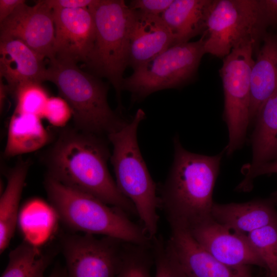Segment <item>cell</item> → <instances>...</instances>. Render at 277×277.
I'll return each instance as SVG.
<instances>
[{"label":"cell","mask_w":277,"mask_h":277,"mask_svg":"<svg viewBox=\"0 0 277 277\" xmlns=\"http://www.w3.org/2000/svg\"><path fill=\"white\" fill-rule=\"evenodd\" d=\"M110 156L100 135L82 131H66L49 154L48 176L128 215L137 214L134 205L121 192L109 171L107 162Z\"/></svg>","instance_id":"obj_1"},{"label":"cell","mask_w":277,"mask_h":277,"mask_svg":"<svg viewBox=\"0 0 277 277\" xmlns=\"http://www.w3.org/2000/svg\"><path fill=\"white\" fill-rule=\"evenodd\" d=\"M174 158L162 186L160 206L169 225L189 229L210 217L212 196L224 150L215 155L186 150L178 135L173 138Z\"/></svg>","instance_id":"obj_2"},{"label":"cell","mask_w":277,"mask_h":277,"mask_svg":"<svg viewBox=\"0 0 277 277\" xmlns=\"http://www.w3.org/2000/svg\"><path fill=\"white\" fill-rule=\"evenodd\" d=\"M45 186L53 211L71 231L102 235L138 245H151L152 239L144 227L131 221L121 209L49 176Z\"/></svg>","instance_id":"obj_3"},{"label":"cell","mask_w":277,"mask_h":277,"mask_svg":"<svg viewBox=\"0 0 277 277\" xmlns=\"http://www.w3.org/2000/svg\"><path fill=\"white\" fill-rule=\"evenodd\" d=\"M45 79L56 85L61 96L68 103L81 131L108 135L129 121L110 107L108 86L76 63L55 57L49 60Z\"/></svg>","instance_id":"obj_4"},{"label":"cell","mask_w":277,"mask_h":277,"mask_svg":"<svg viewBox=\"0 0 277 277\" xmlns=\"http://www.w3.org/2000/svg\"><path fill=\"white\" fill-rule=\"evenodd\" d=\"M145 117V112L138 109L127 124L107 137L113 147L110 160L116 185L133 203L142 226L153 239L157 231V209L160 201L156 184L149 172L137 141L138 127Z\"/></svg>","instance_id":"obj_5"},{"label":"cell","mask_w":277,"mask_h":277,"mask_svg":"<svg viewBox=\"0 0 277 277\" xmlns=\"http://www.w3.org/2000/svg\"><path fill=\"white\" fill-rule=\"evenodd\" d=\"M88 8L94 21L95 34L84 65L92 74L110 82L121 103L123 74L129 66L132 10L123 0H93Z\"/></svg>","instance_id":"obj_6"},{"label":"cell","mask_w":277,"mask_h":277,"mask_svg":"<svg viewBox=\"0 0 277 277\" xmlns=\"http://www.w3.org/2000/svg\"><path fill=\"white\" fill-rule=\"evenodd\" d=\"M203 35L195 42L171 46L124 78L123 89L129 91L134 101L142 100L153 92L176 88L195 75L206 54Z\"/></svg>","instance_id":"obj_7"},{"label":"cell","mask_w":277,"mask_h":277,"mask_svg":"<svg viewBox=\"0 0 277 277\" xmlns=\"http://www.w3.org/2000/svg\"><path fill=\"white\" fill-rule=\"evenodd\" d=\"M268 26L259 0H212L206 21V53L225 57L241 42L257 43Z\"/></svg>","instance_id":"obj_8"},{"label":"cell","mask_w":277,"mask_h":277,"mask_svg":"<svg viewBox=\"0 0 277 277\" xmlns=\"http://www.w3.org/2000/svg\"><path fill=\"white\" fill-rule=\"evenodd\" d=\"M256 42H241L226 56L220 70L224 93V117L228 132L224 152L232 155L243 146L251 123L250 80Z\"/></svg>","instance_id":"obj_9"},{"label":"cell","mask_w":277,"mask_h":277,"mask_svg":"<svg viewBox=\"0 0 277 277\" xmlns=\"http://www.w3.org/2000/svg\"><path fill=\"white\" fill-rule=\"evenodd\" d=\"M125 243L87 233L64 234L61 244L67 277H115Z\"/></svg>","instance_id":"obj_10"},{"label":"cell","mask_w":277,"mask_h":277,"mask_svg":"<svg viewBox=\"0 0 277 277\" xmlns=\"http://www.w3.org/2000/svg\"><path fill=\"white\" fill-rule=\"evenodd\" d=\"M8 38L22 41L45 58L54 57L52 10L44 0L33 6L21 5L0 23V39Z\"/></svg>","instance_id":"obj_11"},{"label":"cell","mask_w":277,"mask_h":277,"mask_svg":"<svg viewBox=\"0 0 277 277\" xmlns=\"http://www.w3.org/2000/svg\"><path fill=\"white\" fill-rule=\"evenodd\" d=\"M188 230L204 248L226 265L231 267L255 265L266 268L246 234L232 231L211 216Z\"/></svg>","instance_id":"obj_12"},{"label":"cell","mask_w":277,"mask_h":277,"mask_svg":"<svg viewBox=\"0 0 277 277\" xmlns=\"http://www.w3.org/2000/svg\"><path fill=\"white\" fill-rule=\"evenodd\" d=\"M55 29L54 57L84 63L94 41L95 28L88 8L52 10Z\"/></svg>","instance_id":"obj_13"},{"label":"cell","mask_w":277,"mask_h":277,"mask_svg":"<svg viewBox=\"0 0 277 277\" xmlns=\"http://www.w3.org/2000/svg\"><path fill=\"white\" fill-rule=\"evenodd\" d=\"M167 246L187 277H251L248 266L231 267L215 258L184 227L170 225Z\"/></svg>","instance_id":"obj_14"},{"label":"cell","mask_w":277,"mask_h":277,"mask_svg":"<svg viewBox=\"0 0 277 277\" xmlns=\"http://www.w3.org/2000/svg\"><path fill=\"white\" fill-rule=\"evenodd\" d=\"M44 59L19 39H0L1 78L6 80L12 94L24 83L46 81Z\"/></svg>","instance_id":"obj_15"},{"label":"cell","mask_w":277,"mask_h":277,"mask_svg":"<svg viewBox=\"0 0 277 277\" xmlns=\"http://www.w3.org/2000/svg\"><path fill=\"white\" fill-rule=\"evenodd\" d=\"M132 10L129 66L134 69L172 46L173 41L160 16Z\"/></svg>","instance_id":"obj_16"},{"label":"cell","mask_w":277,"mask_h":277,"mask_svg":"<svg viewBox=\"0 0 277 277\" xmlns=\"http://www.w3.org/2000/svg\"><path fill=\"white\" fill-rule=\"evenodd\" d=\"M211 216L230 230L246 235L277 223V211L271 199H258L241 203H214Z\"/></svg>","instance_id":"obj_17"},{"label":"cell","mask_w":277,"mask_h":277,"mask_svg":"<svg viewBox=\"0 0 277 277\" xmlns=\"http://www.w3.org/2000/svg\"><path fill=\"white\" fill-rule=\"evenodd\" d=\"M250 121L255 120L264 102L277 89V37L267 35L252 68L250 80Z\"/></svg>","instance_id":"obj_18"},{"label":"cell","mask_w":277,"mask_h":277,"mask_svg":"<svg viewBox=\"0 0 277 277\" xmlns=\"http://www.w3.org/2000/svg\"><path fill=\"white\" fill-rule=\"evenodd\" d=\"M212 0H173L161 15L172 36L173 45L187 43L206 29Z\"/></svg>","instance_id":"obj_19"},{"label":"cell","mask_w":277,"mask_h":277,"mask_svg":"<svg viewBox=\"0 0 277 277\" xmlns=\"http://www.w3.org/2000/svg\"><path fill=\"white\" fill-rule=\"evenodd\" d=\"M250 142L252 157L244 174L277 157V89L262 105L255 119Z\"/></svg>","instance_id":"obj_20"},{"label":"cell","mask_w":277,"mask_h":277,"mask_svg":"<svg viewBox=\"0 0 277 277\" xmlns=\"http://www.w3.org/2000/svg\"><path fill=\"white\" fill-rule=\"evenodd\" d=\"M41 118L33 114L14 112L8 126L6 156L31 152L46 144L49 134Z\"/></svg>","instance_id":"obj_21"},{"label":"cell","mask_w":277,"mask_h":277,"mask_svg":"<svg viewBox=\"0 0 277 277\" xmlns=\"http://www.w3.org/2000/svg\"><path fill=\"white\" fill-rule=\"evenodd\" d=\"M29 168L27 162L17 163L10 172L0 199V253L8 247L19 217V204Z\"/></svg>","instance_id":"obj_22"},{"label":"cell","mask_w":277,"mask_h":277,"mask_svg":"<svg viewBox=\"0 0 277 277\" xmlns=\"http://www.w3.org/2000/svg\"><path fill=\"white\" fill-rule=\"evenodd\" d=\"M54 255L51 250L42 252L34 243L26 240L10 252L1 277H45Z\"/></svg>","instance_id":"obj_23"},{"label":"cell","mask_w":277,"mask_h":277,"mask_svg":"<svg viewBox=\"0 0 277 277\" xmlns=\"http://www.w3.org/2000/svg\"><path fill=\"white\" fill-rule=\"evenodd\" d=\"M151 246L125 243L122 260L115 277H152Z\"/></svg>","instance_id":"obj_24"},{"label":"cell","mask_w":277,"mask_h":277,"mask_svg":"<svg viewBox=\"0 0 277 277\" xmlns=\"http://www.w3.org/2000/svg\"><path fill=\"white\" fill-rule=\"evenodd\" d=\"M248 239L268 271V277H277V223L249 233Z\"/></svg>","instance_id":"obj_25"},{"label":"cell","mask_w":277,"mask_h":277,"mask_svg":"<svg viewBox=\"0 0 277 277\" xmlns=\"http://www.w3.org/2000/svg\"><path fill=\"white\" fill-rule=\"evenodd\" d=\"M41 84L37 82H27L17 87L13 94L16 103L14 112L43 117L49 96Z\"/></svg>","instance_id":"obj_26"},{"label":"cell","mask_w":277,"mask_h":277,"mask_svg":"<svg viewBox=\"0 0 277 277\" xmlns=\"http://www.w3.org/2000/svg\"><path fill=\"white\" fill-rule=\"evenodd\" d=\"M151 249L155 265L154 277H187L162 238L152 239Z\"/></svg>","instance_id":"obj_27"},{"label":"cell","mask_w":277,"mask_h":277,"mask_svg":"<svg viewBox=\"0 0 277 277\" xmlns=\"http://www.w3.org/2000/svg\"><path fill=\"white\" fill-rule=\"evenodd\" d=\"M72 117V111L67 101L61 96L49 97L46 103L43 117L52 125L65 126Z\"/></svg>","instance_id":"obj_28"},{"label":"cell","mask_w":277,"mask_h":277,"mask_svg":"<svg viewBox=\"0 0 277 277\" xmlns=\"http://www.w3.org/2000/svg\"><path fill=\"white\" fill-rule=\"evenodd\" d=\"M172 2L173 0H132L128 6L132 10L145 14L161 16Z\"/></svg>","instance_id":"obj_29"},{"label":"cell","mask_w":277,"mask_h":277,"mask_svg":"<svg viewBox=\"0 0 277 277\" xmlns=\"http://www.w3.org/2000/svg\"><path fill=\"white\" fill-rule=\"evenodd\" d=\"M273 173H277V160L263 164L245 174L244 179L236 188L239 191H249L253 187L255 178L260 175Z\"/></svg>","instance_id":"obj_30"},{"label":"cell","mask_w":277,"mask_h":277,"mask_svg":"<svg viewBox=\"0 0 277 277\" xmlns=\"http://www.w3.org/2000/svg\"><path fill=\"white\" fill-rule=\"evenodd\" d=\"M93 0H44L52 10L88 8Z\"/></svg>","instance_id":"obj_31"},{"label":"cell","mask_w":277,"mask_h":277,"mask_svg":"<svg viewBox=\"0 0 277 277\" xmlns=\"http://www.w3.org/2000/svg\"><path fill=\"white\" fill-rule=\"evenodd\" d=\"M259 3L267 25L277 24V0H259Z\"/></svg>","instance_id":"obj_32"},{"label":"cell","mask_w":277,"mask_h":277,"mask_svg":"<svg viewBox=\"0 0 277 277\" xmlns=\"http://www.w3.org/2000/svg\"><path fill=\"white\" fill-rule=\"evenodd\" d=\"M24 0H0V23L10 16L21 5Z\"/></svg>","instance_id":"obj_33"},{"label":"cell","mask_w":277,"mask_h":277,"mask_svg":"<svg viewBox=\"0 0 277 277\" xmlns=\"http://www.w3.org/2000/svg\"><path fill=\"white\" fill-rule=\"evenodd\" d=\"M8 93H10L9 89L7 84H5L3 83V80L1 78L0 81V105L1 109L3 108L5 100L6 98L7 95Z\"/></svg>","instance_id":"obj_34"},{"label":"cell","mask_w":277,"mask_h":277,"mask_svg":"<svg viewBox=\"0 0 277 277\" xmlns=\"http://www.w3.org/2000/svg\"><path fill=\"white\" fill-rule=\"evenodd\" d=\"M45 277H67L66 269L55 268L49 275Z\"/></svg>","instance_id":"obj_35"},{"label":"cell","mask_w":277,"mask_h":277,"mask_svg":"<svg viewBox=\"0 0 277 277\" xmlns=\"http://www.w3.org/2000/svg\"><path fill=\"white\" fill-rule=\"evenodd\" d=\"M272 199L274 201V202H277V192L274 193Z\"/></svg>","instance_id":"obj_36"}]
</instances>
